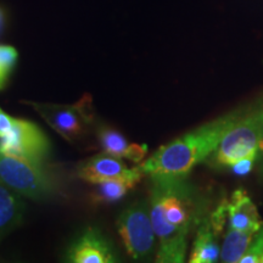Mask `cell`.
<instances>
[{"mask_svg": "<svg viewBox=\"0 0 263 263\" xmlns=\"http://www.w3.org/2000/svg\"><path fill=\"white\" fill-rule=\"evenodd\" d=\"M149 205L159 242L156 262H184L190 234L207 212V200L188 176H153Z\"/></svg>", "mask_w": 263, "mask_h": 263, "instance_id": "obj_1", "label": "cell"}, {"mask_svg": "<svg viewBox=\"0 0 263 263\" xmlns=\"http://www.w3.org/2000/svg\"><path fill=\"white\" fill-rule=\"evenodd\" d=\"M245 108L246 105L236 107L161 146L139 164L141 171L150 177L188 176L196 164L211 157Z\"/></svg>", "mask_w": 263, "mask_h": 263, "instance_id": "obj_2", "label": "cell"}, {"mask_svg": "<svg viewBox=\"0 0 263 263\" xmlns=\"http://www.w3.org/2000/svg\"><path fill=\"white\" fill-rule=\"evenodd\" d=\"M263 153V94L246 105L244 114L210 157L212 166L232 167L244 159L258 160Z\"/></svg>", "mask_w": 263, "mask_h": 263, "instance_id": "obj_3", "label": "cell"}, {"mask_svg": "<svg viewBox=\"0 0 263 263\" xmlns=\"http://www.w3.org/2000/svg\"><path fill=\"white\" fill-rule=\"evenodd\" d=\"M263 224L257 207L244 189H236L228 201L226 234L221 246V259L239 263Z\"/></svg>", "mask_w": 263, "mask_h": 263, "instance_id": "obj_4", "label": "cell"}, {"mask_svg": "<svg viewBox=\"0 0 263 263\" xmlns=\"http://www.w3.org/2000/svg\"><path fill=\"white\" fill-rule=\"evenodd\" d=\"M0 179L20 195L41 200L58 190V180L43 164L29 162L0 149Z\"/></svg>", "mask_w": 263, "mask_h": 263, "instance_id": "obj_5", "label": "cell"}, {"mask_svg": "<svg viewBox=\"0 0 263 263\" xmlns=\"http://www.w3.org/2000/svg\"><path fill=\"white\" fill-rule=\"evenodd\" d=\"M117 230L132 258L149 257L157 240L151 221L149 201H139L127 207L118 216Z\"/></svg>", "mask_w": 263, "mask_h": 263, "instance_id": "obj_6", "label": "cell"}, {"mask_svg": "<svg viewBox=\"0 0 263 263\" xmlns=\"http://www.w3.org/2000/svg\"><path fill=\"white\" fill-rule=\"evenodd\" d=\"M41 115L55 132L68 141L80 138L93 121V108L89 95H83L81 100L72 105L27 103Z\"/></svg>", "mask_w": 263, "mask_h": 263, "instance_id": "obj_7", "label": "cell"}, {"mask_svg": "<svg viewBox=\"0 0 263 263\" xmlns=\"http://www.w3.org/2000/svg\"><path fill=\"white\" fill-rule=\"evenodd\" d=\"M0 149L29 162L43 164L50 151V144L37 124L14 118L11 129L0 139Z\"/></svg>", "mask_w": 263, "mask_h": 263, "instance_id": "obj_8", "label": "cell"}, {"mask_svg": "<svg viewBox=\"0 0 263 263\" xmlns=\"http://www.w3.org/2000/svg\"><path fill=\"white\" fill-rule=\"evenodd\" d=\"M228 201L222 200L212 211H207L196 228L195 238L190 252V263H212L221 256V238L227 226Z\"/></svg>", "mask_w": 263, "mask_h": 263, "instance_id": "obj_9", "label": "cell"}, {"mask_svg": "<svg viewBox=\"0 0 263 263\" xmlns=\"http://www.w3.org/2000/svg\"><path fill=\"white\" fill-rule=\"evenodd\" d=\"M143 176L144 172L141 171L140 166L136 168H128L122 159L105 153L87 160L78 170V177L90 184L121 178L136 179L140 182Z\"/></svg>", "mask_w": 263, "mask_h": 263, "instance_id": "obj_10", "label": "cell"}, {"mask_svg": "<svg viewBox=\"0 0 263 263\" xmlns=\"http://www.w3.org/2000/svg\"><path fill=\"white\" fill-rule=\"evenodd\" d=\"M67 258L73 263H112L117 261L107 240L94 228L87 229L74 240L67 252Z\"/></svg>", "mask_w": 263, "mask_h": 263, "instance_id": "obj_11", "label": "cell"}, {"mask_svg": "<svg viewBox=\"0 0 263 263\" xmlns=\"http://www.w3.org/2000/svg\"><path fill=\"white\" fill-rule=\"evenodd\" d=\"M99 143L104 153L118 159H126L132 162H140L147 153V146L143 144L129 143L117 130L111 128H101L99 130Z\"/></svg>", "mask_w": 263, "mask_h": 263, "instance_id": "obj_12", "label": "cell"}, {"mask_svg": "<svg viewBox=\"0 0 263 263\" xmlns=\"http://www.w3.org/2000/svg\"><path fill=\"white\" fill-rule=\"evenodd\" d=\"M18 195L0 179V238L21 221L25 206Z\"/></svg>", "mask_w": 263, "mask_h": 263, "instance_id": "obj_13", "label": "cell"}, {"mask_svg": "<svg viewBox=\"0 0 263 263\" xmlns=\"http://www.w3.org/2000/svg\"><path fill=\"white\" fill-rule=\"evenodd\" d=\"M139 180L136 179H112L94 184L97 188L94 190V200L98 202H115L127 195L130 189H133Z\"/></svg>", "mask_w": 263, "mask_h": 263, "instance_id": "obj_14", "label": "cell"}, {"mask_svg": "<svg viewBox=\"0 0 263 263\" xmlns=\"http://www.w3.org/2000/svg\"><path fill=\"white\" fill-rule=\"evenodd\" d=\"M17 50L10 45H0V90L5 87L17 62Z\"/></svg>", "mask_w": 263, "mask_h": 263, "instance_id": "obj_15", "label": "cell"}, {"mask_svg": "<svg viewBox=\"0 0 263 263\" xmlns=\"http://www.w3.org/2000/svg\"><path fill=\"white\" fill-rule=\"evenodd\" d=\"M263 256V224L252 240L251 245L246 254L242 256L240 263H259V259Z\"/></svg>", "mask_w": 263, "mask_h": 263, "instance_id": "obj_16", "label": "cell"}, {"mask_svg": "<svg viewBox=\"0 0 263 263\" xmlns=\"http://www.w3.org/2000/svg\"><path fill=\"white\" fill-rule=\"evenodd\" d=\"M12 121H14V117L9 116L8 114L0 108V139L4 138L11 129Z\"/></svg>", "mask_w": 263, "mask_h": 263, "instance_id": "obj_17", "label": "cell"}, {"mask_svg": "<svg viewBox=\"0 0 263 263\" xmlns=\"http://www.w3.org/2000/svg\"><path fill=\"white\" fill-rule=\"evenodd\" d=\"M256 161H257L256 159H244L239 161V162H236L235 164H233L230 168L234 171L236 174H246L250 172V170L252 168V166H254Z\"/></svg>", "mask_w": 263, "mask_h": 263, "instance_id": "obj_18", "label": "cell"}, {"mask_svg": "<svg viewBox=\"0 0 263 263\" xmlns=\"http://www.w3.org/2000/svg\"><path fill=\"white\" fill-rule=\"evenodd\" d=\"M259 174H261V178L263 180V153L259 156Z\"/></svg>", "mask_w": 263, "mask_h": 263, "instance_id": "obj_19", "label": "cell"}, {"mask_svg": "<svg viewBox=\"0 0 263 263\" xmlns=\"http://www.w3.org/2000/svg\"><path fill=\"white\" fill-rule=\"evenodd\" d=\"M3 21H4V15H3V11L0 10V28H2L3 26Z\"/></svg>", "mask_w": 263, "mask_h": 263, "instance_id": "obj_20", "label": "cell"}, {"mask_svg": "<svg viewBox=\"0 0 263 263\" xmlns=\"http://www.w3.org/2000/svg\"><path fill=\"white\" fill-rule=\"evenodd\" d=\"M259 263H263V256L261 257V259H259Z\"/></svg>", "mask_w": 263, "mask_h": 263, "instance_id": "obj_21", "label": "cell"}]
</instances>
